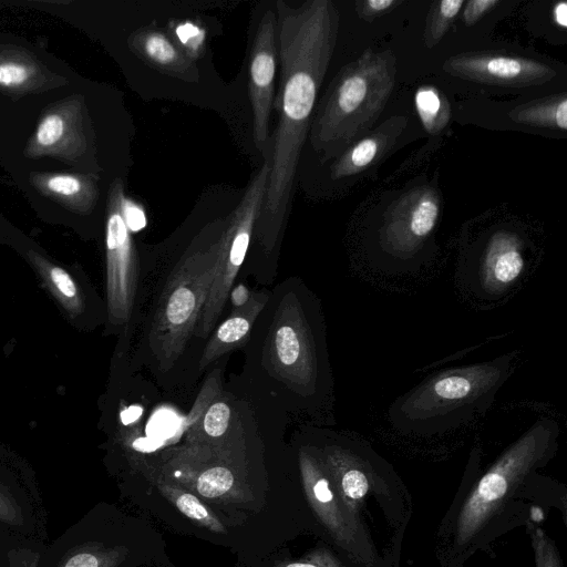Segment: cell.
Masks as SVG:
<instances>
[{"label":"cell","instance_id":"1","mask_svg":"<svg viewBox=\"0 0 567 567\" xmlns=\"http://www.w3.org/2000/svg\"><path fill=\"white\" fill-rule=\"evenodd\" d=\"M280 86L279 112L262 208L254 234L266 252L280 235L317 95L337 44L339 12L331 0L298 7L276 2Z\"/></svg>","mask_w":567,"mask_h":567},{"label":"cell","instance_id":"2","mask_svg":"<svg viewBox=\"0 0 567 567\" xmlns=\"http://www.w3.org/2000/svg\"><path fill=\"white\" fill-rule=\"evenodd\" d=\"M517 354L514 350L427 377L392 402L388 410L391 425L406 433L433 434L484 414L514 372Z\"/></svg>","mask_w":567,"mask_h":567},{"label":"cell","instance_id":"3","mask_svg":"<svg viewBox=\"0 0 567 567\" xmlns=\"http://www.w3.org/2000/svg\"><path fill=\"white\" fill-rule=\"evenodd\" d=\"M395 74L393 52L371 48L340 70L309 127L311 146L323 162L368 134L390 100Z\"/></svg>","mask_w":567,"mask_h":567},{"label":"cell","instance_id":"4","mask_svg":"<svg viewBox=\"0 0 567 567\" xmlns=\"http://www.w3.org/2000/svg\"><path fill=\"white\" fill-rule=\"evenodd\" d=\"M218 251L217 237L208 246L188 252L164 286L148 336L163 370L175 364L196 330L215 277Z\"/></svg>","mask_w":567,"mask_h":567},{"label":"cell","instance_id":"5","mask_svg":"<svg viewBox=\"0 0 567 567\" xmlns=\"http://www.w3.org/2000/svg\"><path fill=\"white\" fill-rule=\"evenodd\" d=\"M268 176L267 159L251 178L243 198L227 217L225 227L218 236L219 251L215 277L194 332L197 337L206 338L213 331L229 297L262 208Z\"/></svg>","mask_w":567,"mask_h":567},{"label":"cell","instance_id":"6","mask_svg":"<svg viewBox=\"0 0 567 567\" xmlns=\"http://www.w3.org/2000/svg\"><path fill=\"white\" fill-rule=\"evenodd\" d=\"M441 212V197L432 186L409 189L385 209L378 246L389 270L416 268Z\"/></svg>","mask_w":567,"mask_h":567},{"label":"cell","instance_id":"7","mask_svg":"<svg viewBox=\"0 0 567 567\" xmlns=\"http://www.w3.org/2000/svg\"><path fill=\"white\" fill-rule=\"evenodd\" d=\"M271 361L277 373L306 395H317L326 383L319 339L297 300H284L276 316L271 341Z\"/></svg>","mask_w":567,"mask_h":567},{"label":"cell","instance_id":"8","mask_svg":"<svg viewBox=\"0 0 567 567\" xmlns=\"http://www.w3.org/2000/svg\"><path fill=\"white\" fill-rule=\"evenodd\" d=\"M121 181L112 184L106 220V250L111 312L121 321L128 319L136 291L137 261L131 231L120 209Z\"/></svg>","mask_w":567,"mask_h":567},{"label":"cell","instance_id":"9","mask_svg":"<svg viewBox=\"0 0 567 567\" xmlns=\"http://www.w3.org/2000/svg\"><path fill=\"white\" fill-rule=\"evenodd\" d=\"M443 70L467 81L527 87L550 81L556 72L537 60L492 52H466L449 58Z\"/></svg>","mask_w":567,"mask_h":567},{"label":"cell","instance_id":"10","mask_svg":"<svg viewBox=\"0 0 567 567\" xmlns=\"http://www.w3.org/2000/svg\"><path fill=\"white\" fill-rule=\"evenodd\" d=\"M277 65V18L275 11L267 10L259 20L249 61L254 141L260 152L265 151L269 138Z\"/></svg>","mask_w":567,"mask_h":567},{"label":"cell","instance_id":"11","mask_svg":"<svg viewBox=\"0 0 567 567\" xmlns=\"http://www.w3.org/2000/svg\"><path fill=\"white\" fill-rule=\"evenodd\" d=\"M525 258L523 243L511 231H497L486 245L480 279L482 287L491 293H501L511 288L523 275Z\"/></svg>","mask_w":567,"mask_h":567},{"label":"cell","instance_id":"12","mask_svg":"<svg viewBox=\"0 0 567 567\" xmlns=\"http://www.w3.org/2000/svg\"><path fill=\"white\" fill-rule=\"evenodd\" d=\"M130 45L146 63L165 74L188 82H197L199 79L194 59L162 30H137L132 34Z\"/></svg>","mask_w":567,"mask_h":567},{"label":"cell","instance_id":"13","mask_svg":"<svg viewBox=\"0 0 567 567\" xmlns=\"http://www.w3.org/2000/svg\"><path fill=\"white\" fill-rule=\"evenodd\" d=\"M408 125L405 116H392L346 150L332 164L331 177H349L370 167L390 151Z\"/></svg>","mask_w":567,"mask_h":567},{"label":"cell","instance_id":"14","mask_svg":"<svg viewBox=\"0 0 567 567\" xmlns=\"http://www.w3.org/2000/svg\"><path fill=\"white\" fill-rule=\"evenodd\" d=\"M268 298L267 293L255 292L250 295L246 305L233 309L230 316L217 328L206 343L198 363L200 370H204L247 339Z\"/></svg>","mask_w":567,"mask_h":567},{"label":"cell","instance_id":"15","mask_svg":"<svg viewBox=\"0 0 567 567\" xmlns=\"http://www.w3.org/2000/svg\"><path fill=\"white\" fill-rule=\"evenodd\" d=\"M508 115L517 124L566 131L567 95L561 93L520 104Z\"/></svg>","mask_w":567,"mask_h":567},{"label":"cell","instance_id":"16","mask_svg":"<svg viewBox=\"0 0 567 567\" xmlns=\"http://www.w3.org/2000/svg\"><path fill=\"white\" fill-rule=\"evenodd\" d=\"M415 107L424 130L439 134L451 118L449 101L435 86L423 85L415 92Z\"/></svg>","mask_w":567,"mask_h":567},{"label":"cell","instance_id":"17","mask_svg":"<svg viewBox=\"0 0 567 567\" xmlns=\"http://www.w3.org/2000/svg\"><path fill=\"white\" fill-rule=\"evenodd\" d=\"M161 489L189 519L212 532L225 533V527L219 519L196 496L169 486H163Z\"/></svg>","mask_w":567,"mask_h":567},{"label":"cell","instance_id":"18","mask_svg":"<svg viewBox=\"0 0 567 567\" xmlns=\"http://www.w3.org/2000/svg\"><path fill=\"white\" fill-rule=\"evenodd\" d=\"M464 3L463 0H442L431 4L424 31L426 48L432 49L441 41Z\"/></svg>","mask_w":567,"mask_h":567},{"label":"cell","instance_id":"19","mask_svg":"<svg viewBox=\"0 0 567 567\" xmlns=\"http://www.w3.org/2000/svg\"><path fill=\"white\" fill-rule=\"evenodd\" d=\"M233 473L223 466H215L204 471L196 483L197 492L207 498H215L226 494L234 484Z\"/></svg>","mask_w":567,"mask_h":567},{"label":"cell","instance_id":"20","mask_svg":"<svg viewBox=\"0 0 567 567\" xmlns=\"http://www.w3.org/2000/svg\"><path fill=\"white\" fill-rule=\"evenodd\" d=\"M114 563L115 555L112 551L82 547L64 557L58 567H112Z\"/></svg>","mask_w":567,"mask_h":567},{"label":"cell","instance_id":"21","mask_svg":"<svg viewBox=\"0 0 567 567\" xmlns=\"http://www.w3.org/2000/svg\"><path fill=\"white\" fill-rule=\"evenodd\" d=\"M219 388V371H214L209 375V379L206 380L189 414L184 420V425L186 427L196 423L200 416H204L207 409L214 402V399Z\"/></svg>","mask_w":567,"mask_h":567},{"label":"cell","instance_id":"22","mask_svg":"<svg viewBox=\"0 0 567 567\" xmlns=\"http://www.w3.org/2000/svg\"><path fill=\"white\" fill-rule=\"evenodd\" d=\"M230 409L223 401H214L203 416V425L207 435L221 436L228 429Z\"/></svg>","mask_w":567,"mask_h":567},{"label":"cell","instance_id":"23","mask_svg":"<svg viewBox=\"0 0 567 567\" xmlns=\"http://www.w3.org/2000/svg\"><path fill=\"white\" fill-rule=\"evenodd\" d=\"M63 133V118L58 114H50L38 126L37 142L42 146H52L62 137Z\"/></svg>","mask_w":567,"mask_h":567},{"label":"cell","instance_id":"24","mask_svg":"<svg viewBox=\"0 0 567 567\" xmlns=\"http://www.w3.org/2000/svg\"><path fill=\"white\" fill-rule=\"evenodd\" d=\"M120 209L123 220L130 231H138L146 225V216L143 207L127 198L123 193L120 199Z\"/></svg>","mask_w":567,"mask_h":567},{"label":"cell","instance_id":"25","mask_svg":"<svg viewBox=\"0 0 567 567\" xmlns=\"http://www.w3.org/2000/svg\"><path fill=\"white\" fill-rule=\"evenodd\" d=\"M341 485L346 495L354 499L364 496L369 488L367 475L357 467H350L343 473Z\"/></svg>","mask_w":567,"mask_h":567},{"label":"cell","instance_id":"26","mask_svg":"<svg viewBox=\"0 0 567 567\" xmlns=\"http://www.w3.org/2000/svg\"><path fill=\"white\" fill-rule=\"evenodd\" d=\"M30 75L29 69L17 62L0 63V85L14 87L24 83Z\"/></svg>","mask_w":567,"mask_h":567},{"label":"cell","instance_id":"27","mask_svg":"<svg viewBox=\"0 0 567 567\" xmlns=\"http://www.w3.org/2000/svg\"><path fill=\"white\" fill-rule=\"evenodd\" d=\"M82 182L72 175H53L47 182V188L61 196L76 195L82 190Z\"/></svg>","mask_w":567,"mask_h":567},{"label":"cell","instance_id":"28","mask_svg":"<svg viewBox=\"0 0 567 567\" xmlns=\"http://www.w3.org/2000/svg\"><path fill=\"white\" fill-rule=\"evenodd\" d=\"M399 3L396 0H365L358 2L357 11L361 19L371 21Z\"/></svg>","mask_w":567,"mask_h":567},{"label":"cell","instance_id":"29","mask_svg":"<svg viewBox=\"0 0 567 567\" xmlns=\"http://www.w3.org/2000/svg\"><path fill=\"white\" fill-rule=\"evenodd\" d=\"M499 3L498 0H471L465 2L463 20L466 25L475 24L485 13Z\"/></svg>","mask_w":567,"mask_h":567},{"label":"cell","instance_id":"30","mask_svg":"<svg viewBox=\"0 0 567 567\" xmlns=\"http://www.w3.org/2000/svg\"><path fill=\"white\" fill-rule=\"evenodd\" d=\"M0 520L20 525L22 523V515L20 507L17 505L11 495L0 491Z\"/></svg>","mask_w":567,"mask_h":567},{"label":"cell","instance_id":"31","mask_svg":"<svg viewBox=\"0 0 567 567\" xmlns=\"http://www.w3.org/2000/svg\"><path fill=\"white\" fill-rule=\"evenodd\" d=\"M51 278L60 292L65 297H73L75 295L76 288L74 282L62 268L54 267L51 270Z\"/></svg>","mask_w":567,"mask_h":567},{"label":"cell","instance_id":"32","mask_svg":"<svg viewBox=\"0 0 567 567\" xmlns=\"http://www.w3.org/2000/svg\"><path fill=\"white\" fill-rule=\"evenodd\" d=\"M309 488L311 489L315 499L319 504H328L333 498V495L329 488V483L324 477H317Z\"/></svg>","mask_w":567,"mask_h":567},{"label":"cell","instance_id":"33","mask_svg":"<svg viewBox=\"0 0 567 567\" xmlns=\"http://www.w3.org/2000/svg\"><path fill=\"white\" fill-rule=\"evenodd\" d=\"M230 300L234 308L246 305L250 298L248 289L244 285H238L230 290Z\"/></svg>","mask_w":567,"mask_h":567},{"label":"cell","instance_id":"34","mask_svg":"<svg viewBox=\"0 0 567 567\" xmlns=\"http://www.w3.org/2000/svg\"><path fill=\"white\" fill-rule=\"evenodd\" d=\"M554 19L560 28H567V3L565 1L558 2L555 6Z\"/></svg>","mask_w":567,"mask_h":567},{"label":"cell","instance_id":"35","mask_svg":"<svg viewBox=\"0 0 567 567\" xmlns=\"http://www.w3.org/2000/svg\"><path fill=\"white\" fill-rule=\"evenodd\" d=\"M142 413V409L138 406H131L121 413V419L124 424H128L135 421Z\"/></svg>","mask_w":567,"mask_h":567}]
</instances>
